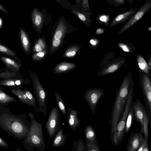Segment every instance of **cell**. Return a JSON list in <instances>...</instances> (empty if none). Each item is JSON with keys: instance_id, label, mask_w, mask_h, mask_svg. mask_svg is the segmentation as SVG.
I'll return each instance as SVG.
<instances>
[{"instance_id": "1", "label": "cell", "mask_w": 151, "mask_h": 151, "mask_svg": "<svg viewBox=\"0 0 151 151\" xmlns=\"http://www.w3.org/2000/svg\"><path fill=\"white\" fill-rule=\"evenodd\" d=\"M6 104L0 103V127L9 134L19 140L27 137L31 124L27 115H16L11 112Z\"/></svg>"}, {"instance_id": "2", "label": "cell", "mask_w": 151, "mask_h": 151, "mask_svg": "<svg viewBox=\"0 0 151 151\" xmlns=\"http://www.w3.org/2000/svg\"><path fill=\"white\" fill-rule=\"evenodd\" d=\"M132 80L128 75L124 79L118 89L112 107L111 120L110 134L115 130L121 116L125 105L130 90Z\"/></svg>"}, {"instance_id": "3", "label": "cell", "mask_w": 151, "mask_h": 151, "mask_svg": "<svg viewBox=\"0 0 151 151\" xmlns=\"http://www.w3.org/2000/svg\"><path fill=\"white\" fill-rule=\"evenodd\" d=\"M28 116L31 119V126L27 137L22 142L23 146L28 151H34V148L45 151L46 146L44 140L42 124L36 120L33 112H29Z\"/></svg>"}, {"instance_id": "4", "label": "cell", "mask_w": 151, "mask_h": 151, "mask_svg": "<svg viewBox=\"0 0 151 151\" xmlns=\"http://www.w3.org/2000/svg\"><path fill=\"white\" fill-rule=\"evenodd\" d=\"M133 82L132 81L130 90L123 114L114 131L110 134L111 143L113 146L120 144L125 134V127L129 111L132 106L134 98Z\"/></svg>"}, {"instance_id": "5", "label": "cell", "mask_w": 151, "mask_h": 151, "mask_svg": "<svg viewBox=\"0 0 151 151\" xmlns=\"http://www.w3.org/2000/svg\"><path fill=\"white\" fill-rule=\"evenodd\" d=\"M29 72L34 88L33 93L35 95L39 112H42L45 116L47 110L45 102L46 92L39 81L37 74L35 72H32L30 70H29Z\"/></svg>"}, {"instance_id": "6", "label": "cell", "mask_w": 151, "mask_h": 151, "mask_svg": "<svg viewBox=\"0 0 151 151\" xmlns=\"http://www.w3.org/2000/svg\"><path fill=\"white\" fill-rule=\"evenodd\" d=\"M77 29L73 26L63 15L60 16L55 23L51 33V40L63 39L66 36Z\"/></svg>"}, {"instance_id": "7", "label": "cell", "mask_w": 151, "mask_h": 151, "mask_svg": "<svg viewBox=\"0 0 151 151\" xmlns=\"http://www.w3.org/2000/svg\"><path fill=\"white\" fill-rule=\"evenodd\" d=\"M31 17L32 26L38 34L41 33L44 26L48 24L51 21V16L45 8L41 11L37 7L35 8L32 11Z\"/></svg>"}, {"instance_id": "8", "label": "cell", "mask_w": 151, "mask_h": 151, "mask_svg": "<svg viewBox=\"0 0 151 151\" xmlns=\"http://www.w3.org/2000/svg\"><path fill=\"white\" fill-rule=\"evenodd\" d=\"M60 116L58 109L55 106L51 110L45 126L49 137L53 138L59 129Z\"/></svg>"}, {"instance_id": "9", "label": "cell", "mask_w": 151, "mask_h": 151, "mask_svg": "<svg viewBox=\"0 0 151 151\" xmlns=\"http://www.w3.org/2000/svg\"><path fill=\"white\" fill-rule=\"evenodd\" d=\"M140 85L146 105L148 124L151 125V83L146 74L143 75Z\"/></svg>"}, {"instance_id": "10", "label": "cell", "mask_w": 151, "mask_h": 151, "mask_svg": "<svg viewBox=\"0 0 151 151\" xmlns=\"http://www.w3.org/2000/svg\"><path fill=\"white\" fill-rule=\"evenodd\" d=\"M104 95L101 89L96 88H90L85 92L84 97L88 103L93 114L95 113L99 101Z\"/></svg>"}, {"instance_id": "11", "label": "cell", "mask_w": 151, "mask_h": 151, "mask_svg": "<svg viewBox=\"0 0 151 151\" xmlns=\"http://www.w3.org/2000/svg\"><path fill=\"white\" fill-rule=\"evenodd\" d=\"M151 9V0H147L136 11L132 17L126 22L118 32L120 34L135 24Z\"/></svg>"}, {"instance_id": "12", "label": "cell", "mask_w": 151, "mask_h": 151, "mask_svg": "<svg viewBox=\"0 0 151 151\" xmlns=\"http://www.w3.org/2000/svg\"><path fill=\"white\" fill-rule=\"evenodd\" d=\"M70 10L87 27H89L91 26V10H83L81 0L80 3H76L75 5H72Z\"/></svg>"}, {"instance_id": "13", "label": "cell", "mask_w": 151, "mask_h": 151, "mask_svg": "<svg viewBox=\"0 0 151 151\" xmlns=\"http://www.w3.org/2000/svg\"><path fill=\"white\" fill-rule=\"evenodd\" d=\"M144 137L140 132H135V129L132 131L129 136L126 150L127 151H138L144 142Z\"/></svg>"}, {"instance_id": "14", "label": "cell", "mask_w": 151, "mask_h": 151, "mask_svg": "<svg viewBox=\"0 0 151 151\" xmlns=\"http://www.w3.org/2000/svg\"><path fill=\"white\" fill-rule=\"evenodd\" d=\"M0 60L4 63L5 68L0 70L2 71L18 73L22 66L21 61L19 59H13L5 56H0Z\"/></svg>"}, {"instance_id": "15", "label": "cell", "mask_w": 151, "mask_h": 151, "mask_svg": "<svg viewBox=\"0 0 151 151\" xmlns=\"http://www.w3.org/2000/svg\"><path fill=\"white\" fill-rule=\"evenodd\" d=\"M29 83V81L27 78L24 79L18 73L12 77L0 80V86L19 88L22 84H27Z\"/></svg>"}, {"instance_id": "16", "label": "cell", "mask_w": 151, "mask_h": 151, "mask_svg": "<svg viewBox=\"0 0 151 151\" xmlns=\"http://www.w3.org/2000/svg\"><path fill=\"white\" fill-rule=\"evenodd\" d=\"M134 116L136 121L140 124L141 128L140 132L143 133V111L145 106L142 103L140 100L137 99L136 101H133L132 104Z\"/></svg>"}, {"instance_id": "17", "label": "cell", "mask_w": 151, "mask_h": 151, "mask_svg": "<svg viewBox=\"0 0 151 151\" xmlns=\"http://www.w3.org/2000/svg\"><path fill=\"white\" fill-rule=\"evenodd\" d=\"M19 35L22 47L26 55L28 56L32 52L31 43L28 34L24 29L20 27Z\"/></svg>"}, {"instance_id": "18", "label": "cell", "mask_w": 151, "mask_h": 151, "mask_svg": "<svg viewBox=\"0 0 151 151\" xmlns=\"http://www.w3.org/2000/svg\"><path fill=\"white\" fill-rule=\"evenodd\" d=\"M135 8H131L129 10L120 14L112 20L109 24V27L114 26L130 19L137 11Z\"/></svg>"}, {"instance_id": "19", "label": "cell", "mask_w": 151, "mask_h": 151, "mask_svg": "<svg viewBox=\"0 0 151 151\" xmlns=\"http://www.w3.org/2000/svg\"><path fill=\"white\" fill-rule=\"evenodd\" d=\"M66 114L69 126L73 131H75L80 126L81 123L80 120L78 117V111L68 107Z\"/></svg>"}, {"instance_id": "20", "label": "cell", "mask_w": 151, "mask_h": 151, "mask_svg": "<svg viewBox=\"0 0 151 151\" xmlns=\"http://www.w3.org/2000/svg\"><path fill=\"white\" fill-rule=\"evenodd\" d=\"M76 67L74 63L63 62L57 64L54 67L53 73L54 74L65 73L73 70Z\"/></svg>"}, {"instance_id": "21", "label": "cell", "mask_w": 151, "mask_h": 151, "mask_svg": "<svg viewBox=\"0 0 151 151\" xmlns=\"http://www.w3.org/2000/svg\"><path fill=\"white\" fill-rule=\"evenodd\" d=\"M124 61L123 60H116L107 65L100 71L98 75L102 76L114 72L122 65L124 63Z\"/></svg>"}, {"instance_id": "22", "label": "cell", "mask_w": 151, "mask_h": 151, "mask_svg": "<svg viewBox=\"0 0 151 151\" xmlns=\"http://www.w3.org/2000/svg\"><path fill=\"white\" fill-rule=\"evenodd\" d=\"M86 143H98L97 135L91 124L88 125L84 130Z\"/></svg>"}, {"instance_id": "23", "label": "cell", "mask_w": 151, "mask_h": 151, "mask_svg": "<svg viewBox=\"0 0 151 151\" xmlns=\"http://www.w3.org/2000/svg\"><path fill=\"white\" fill-rule=\"evenodd\" d=\"M63 132V127L59 129L54 137L52 142V145L53 147H60L64 145L68 135L64 134Z\"/></svg>"}, {"instance_id": "24", "label": "cell", "mask_w": 151, "mask_h": 151, "mask_svg": "<svg viewBox=\"0 0 151 151\" xmlns=\"http://www.w3.org/2000/svg\"><path fill=\"white\" fill-rule=\"evenodd\" d=\"M46 49V41L45 37H39L34 40L32 49L33 53L41 52Z\"/></svg>"}, {"instance_id": "25", "label": "cell", "mask_w": 151, "mask_h": 151, "mask_svg": "<svg viewBox=\"0 0 151 151\" xmlns=\"http://www.w3.org/2000/svg\"><path fill=\"white\" fill-rule=\"evenodd\" d=\"M9 88L12 94L19 98V101L21 103L26 104L30 107L32 106L29 101L22 89L19 88H12L9 87Z\"/></svg>"}, {"instance_id": "26", "label": "cell", "mask_w": 151, "mask_h": 151, "mask_svg": "<svg viewBox=\"0 0 151 151\" xmlns=\"http://www.w3.org/2000/svg\"><path fill=\"white\" fill-rule=\"evenodd\" d=\"M81 48V46L76 44L71 45L66 49L63 55V58H73Z\"/></svg>"}, {"instance_id": "27", "label": "cell", "mask_w": 151, "mask_h": 151, "mask_svg": "<svg viewBox=\"0 0 151 151\" xmlns=\"http://www.w3.org/2000/svg\"><path fill=\"white\" fill-rule=\"evenodd\" d=\"M65 42L63 39L51 40L49 51V54H52L55 53Z\"/></svg>"}, {"instance_id": "28", "label": "cell", "mask_w": 151, "mask_h": 151, "mask_svg": "<svg viewBox=\"0 0 151 151\" xmlns=\"http://www.w3.org/2000/svg\"><path fill=\"white\" fill-rule=\"evenodd\" d=\"M3 89L0 87V103L6 105L17 101V99L15 97L6 93Z\"/></svg>"}, {"instance_id": "29", "label": "cell", "mask_w": 151, "mask_h": 151, "mask_svg": "<svg viewBox=\"0 0 151 151\" xmlns=\"http://www.w3.org/2000/svg\"><path fill=\"white\" fill-rule=\"evenodd\" d=\"M0 53L17 59L16 53L6 45L0 42Z\"/></svg>"}, {"instance_id": "30", "label": "cell", "mask_w": 151, "mask_h": 151, "mask_svg": "<svg viewBox=\"0 0 151 151\" xmlns=\"http://www.w3.org/2000/svg\"><path fill=\"white\" fill-rule=\"evenodd\" d=\"M58 106L60 111L64 115L66 114V109L65 104L60 94L57 92H54Z\"/></svg>"}, {"instance_id": "31", "label": "cell", "mask_w": 151, "mask_h": 151, "mask_svg": "<svg viewBox=\"0 0 151 151\" xmlns=\"http://www.w3.org/2000/svg\"><path fill=\"white\" fill-rule=\"evenodd\" d=\"M143 128L144 138L149 141V134L148 129V119L146 109L145 108L143 111Z\"/></svg>"}, {"instance_id": "32", "label": "cell", "mask_w": 151, "mask_h": 151, "mask_svg": "<svg viewBox=\"0 0 151 151\" xmlns=\"http://www.w3.org/2000/svg\"><path fill=\"white\" fill-rule=\"evenodd\" d=\"M47 48L42 51L33 53L32 56V59L37 62L43 60L47 56Z\"/></svg>"}, {"instance_id": "33", "label": "cell", "mask_w": 151, "mask_h": 151, "mask_svg": "<svg viewBox=\"0 0 151 151\" xmlns=\"http://www.w3.org/2000/svg\"><path fill=\"white\" fill-rule=\"evenodd\" d=\"M134 116L132 106L129 111L126 120L125 127V133L126 134L128 133L131 127L134 119Z\"/></svg>"}, {"instance_id": "34", "label": "cell", "mask_w": 151, "mask_h": 151, "mask_svg": "<svg viewBox=\"0 0 151 151\" xmlns=\"http://www.w3.org/2000/svg\"><path fill=\"white\" fill-rule=\"evenodd\" d=\"M137 58L139 68L143 72L148 75L147 64L145 60L143 57L140 55H137Z\"/></svg>"}, {"instance_id": "35", "label": "cell", "mask_w": 151, "mask_h": 151, "mask_svg": "<svg viewBox=\"0 0 151 151\" xmlns=\"http://www.w3.org/2000/svg\"><path fill=\"white\" fill-rule=\"evenodd\" d=\"M22 90L28 99L31 105L34 107L37 112H39V109L36 105L35 94L33 93V94L32 95L30 91L22 89Z\"/></svg>"}, {"instance_id": "36", "label": "cell", "mask_w": 151, "mask_h": 151, "mask_svg": "<svg viewBox=\"0 0 151 151\" xmlns=\"http://www.w3.org/2000/svg\"><path fill=\"white\" fill-rule=\"evenodd\" d=\"M85 145L82 139L75 141L73 144L72 151H83Z\"/></svg>"}, {"instance_id": "37", "label": "cell", "mask_w": 151, "mask_h": 151, "mask_svg": "<svg viewBox=\"0 0 151 151\" xmlns=\"http://www.w3.org/2000/svg\"><path fill=\"white\" fill-rule=\"evenodd\" d=\"M96 20L100 23L107 26L109 25V16L104 14H101L97 16Z\"/></svg>"}, {"instance_id": "38", "label": "cell", "mask_w": 151, "mask_h": 151, "mask_svg": "<svg viewBox=\"0 0 151 151\" xmlns=\"http://www.w3.org/2000/svg\"><path fill=\"white\" fill-rule=\"evenodd\" d=\"M119 47L124 51L132 52L134 51V48H132V45L130 44L123 43H119L118 44Z\"/></svg>"}, {"instance_id": "39", "label": "cell", "mask_w": 151, "mask_h": 151, "mask_svg": "<svg viewBox=\"0 0 151 151\" xmlns=\"http://www.w3.org/2000/svg\"><path fill=\"white\" fill-rule=\"evenodd\" d=\"M88 151H100V148L98 144L87 142L86 143Z\"/></svg>"}, {"instance_id": "40", "label": "cell", "mask_w": 151, "mask_h": 151, "mask_svg": "<svg viewBox=\"0 0 151 151\" xmlns=\"http://www.w3.org/2000/svg\"><path fill=\"white\" fill-rule=\"evenodd\" d=\"M54 0L64 8L70 9L71 8L72 5L68 0Z\"/></svg>"}, {"instance_id": "41", "label": "cell", "mask_w": 151, "mask_h": 151, "mask_svg": "<svg viewBox=\"0 0 151 151\" xmlns=\"http://www.w3.org/2000/svg\"><path fill=\"white\" fill-rule=\"evenodd\" d=\"M108 3L117 7L125 4L124 0H106Z\"/></svg>"}, {"instance_id": "42", "label": "cell", "mask_w": 151, "mask_h": 151, "mask_svg": "<svg viewBox=\"0 0 151 151\" xmlns=\"http://www.w3.org/2000/svg\"><path fill=\"white\" fill-rule=\"evenodd\" d=\"M18 73L2 71L0 73V78L3 79L9 78L15 76Z\"/></svg>"}, {"instance_id": "43", "label": "cell", "mask_w": 151, "mask_h": 151, "mask_svg": "<svg viewBox=\"0 0 151 151\" xmlns=\"http://www.w3.org/2000/svg\"><path fill=\"white\" fill-rule=\"evenodd\" d=\"M144 142L141 147L138 150V151H148L149 148L148 146V141L147 139L144 138Z\"/></svg>"}, {"instance_id": "44", "label": "cell", "mask_w": 151, "mask_h": 151, "mask_svg": "<svg viewBox=\"0 0 151 151\" xmlns=\"http://www.w3.org/2000/svg\"><path fill=\"white\" fill-rule=\"evenodd\" d=\"M82 2V7L84 11L90 10L88 4V0H81Z\"/></svg>"}, {"instance_id": "45", "label": "cell", "mask_w": 151, "mask_h": 151, "mask_svg": "<svg viewBox=\"0 0 151 151\" xmlns=\"http://www.w3.org/2000/svg\"><path fill=\"white\" fill-rule=\"evenodd\" d=\"M0 147L8 148L9 145L2 138L0 137Z\"/></svg>"}, {"instance_id": "46", "label": "cell", "mask_w": 151, "mask_h": 151, "mask_svg": "<svg viewBox=\"0 0 151 151\" xmlns=\"http://www.w3.org/2000/svg\"><path fill=\"white\" fill-rule=\"evenodd\" d=\"M98 40L96 39H92L90 41V43L91 45L93 47L96 46L98 44Z\"/></svg>"}, {"instance_id": "47", "label": "cell", "mask_w": 151, "mask_h": 151, "mask_svg": "<svg viewBox=\"0 0 151 151\" xmlns=\"http://www.w3.org/2000/svg\"><path fill=\"white\" fill-rule=\"evenodd\" d=\"M104 32V29L102 28L97 29L96 32V34H101Z\"/></svg>"}, {"instance_id": "48", "label": "cell", "mask_w": 151, "mask_h": 151, "mask_svg": "<svg viewBox=\"0 0 151 151\" xmlns=\"http://www.w3.org/2000/svg\"><path fill=\"white\" fill-rule=\"evenodd\" d=\"M0 10L6 14H8V12L6 10L5 7L1 4H0Z\"/></svg>"}, {"instance_id": "49", "label": "cell", "mask_w": 151, "mask_h": 151, "mask_svg": "<svg viewBox=\"0 0 151 151\" xmlns=\"http://www.w3.org/2000/svg\"><path fill=\"white\" fill-rule=\"evenodd\" d=\"M3 20L2 18L0 16V29L3 27Z\"/></svg>"}, {"instance_id": "50", "label": "cell", "mask_w": 151, "mask_h": 151, "mask_svg": "<svg viewBox=\"0 0 151 151\" xmlns=\"http://www.w3.org/2000/svg\"><path fill=\"white\" fill-rule=\"evenodd\" d=\"M147 64V67H148V70H150L151 68V62L150 61L148 63V64Z\"/></svg>"}, {"instance_id": "51", "label": "cell", "mask_w": 151, "mask_h": 151, "mask_svg": "<svg viewBox=\"0 0 151 151\" xmlns=\"http://www.w3.org/2000/svg\"><path fill=\"white\" fill-rule=\"evenodd\" d=\"M126 1L131 5L133 4V0H126Z\"/></svg>"}, {"instance_id": "52", "label": "cell", "mask_w": 151, "mask_h": 151, "mask_svg": "<svg viewBox=\"0 0 151 151\" xmlns=\"http://www.w3.org/2000/svg\"><path fill=\"white\" fill-rule=\"evenodd\" d=\"M76 3H79L81 1V0H75Z\"/></svg>"}, {"instance_id": "53", "label": "cell", "mask_w": 151, "mask_h": 151, "mask_svg": "<svg viewBox=\"0 0 151 151\" xmlns=\"http://www.w3.org/2000/svg\"><path fill=\"white\" fill-rule=\"evenodd\" d=\"M21 150V147H19L16 150V151H20Z\"/></svg>"}, {"instance_id": "54", "label": "cell", "mask_w": 151, "mask_h": 151, "mask_svg": "<svg viewBox=\"0 0 151 151\" xmlns=\"http://www.w3.org/2000/svg\"><path fill=\"white\" fill-rule=\"evenodd\" d=\"M147 30L149 31H150V32L151 31V27H149L148 28Z\"/></svg>"}, {"instance_id": "55", "label": "cell", "mask_w": 151, "mask_h": 151, "mask_svg": "<svg viewBox=\"0 0 151 151\" xmlns=\"http://www.w3.org/2000/svg\"><path fill=\"white\" fill-rule=\"evenodd\" d=\"M142 0H139V1H142Z\"/></svg>"}]
</instances>
